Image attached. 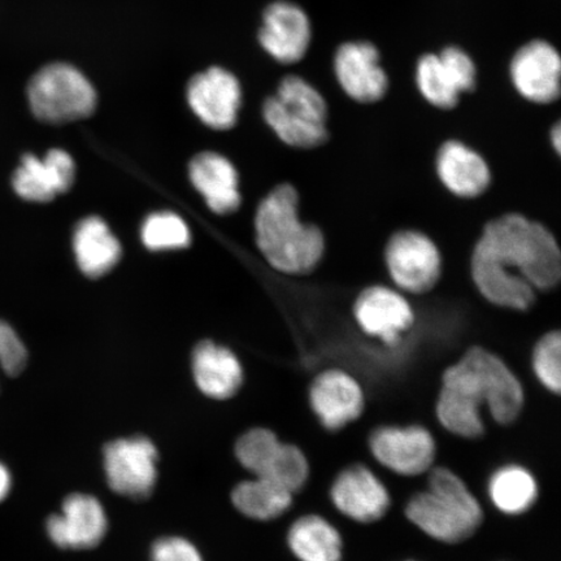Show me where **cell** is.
<instances>
[{"label": "cell", "mask_w": 561, "mask_h": 561, "mask_svg": "<svg viewBox=\"0 0 561 561\" xmlns=\"http://www.w3.org/2000/svg\"><path fill=\"white\" fill-rule=\"evenodd\" d=\"M75 175V161L65 150H50L44 159L26 153L12 175V186L20 198L47 203L67 193Z\"/></svg>", "instance_id": "cell-18"}, {"label": "cell", "mask_w": 561, "mask_h": 561, "mask_svg": "<svg viewBox=\"0 0 561 561\" xmlns=\"http://www.w3.org/2000/svg\"><path fill=\"white\" fill-rule=\"evenodd\" d=\"M477 290L491 305L526 311L538 291L556 289L561 254L556 236L543 224L506 214L486 224L471 259Z\"/></svg>", "instance_id": "cell-1"}, {"label": "cell", "mask_w": 561, "mask_h": 561, "mask_svg": "<svg viewBox=\"0 0 561 561\" xmlns=\"http://www.w3.org/2000/svg\"><path fill=\"white\" fill-rule=\"evenodd\" d=\"M512 83L526 101L551 104L560 96L561 60L556 47L543 39L525 44L512 58Z\"/></svg>", "instance_id": "cell-17"}, {"label": "cell", "mask_w": 561, "mask_h": 561, "mask_svg": "<svg viewBox=\"0 0 561 561\" xmlns=\"http://www.w3.org/2000/svg\"><path fill=\"white\" fill-rule=\"evenodd\" d=\"M374 458L390 472L403 477L425 474L434 467L437 444L423 425H381L369 436Z\"/></svg>", "instance_id": "cell-9"}, {"label": "cell", "mask_w": 561, "mask_h": 561, "mask_svg": "<svg viewBox=\"0 0 561 561\" xmlns=\"http://www.w3.org/2000/svg\"><path fill=\"white\" fill-rule=\"evenodd\" d=\"M385 264L399 289L421 296L438 284L442 256L430 237L417 230H399L385 248Z\"/></svg>", "instance_id": "cell-8"}, {"label": "cell", "mask_w": 561, "mask_h": 561, "mask_svg": "<svg viewBox=\"0 0 561 561\" xmlns=\"http://www.w3.org/2000/svg\"><path fill=\"white\" fill-rule=\"evenodd\" d=\"M27 101L38 121L66 124L89 117L96 107V91L88 77L67 62L38 70L27 87Z\"/></svg>", "instance_id": "cell-6"}, {"label": "cell", "mask_w": 561, "mask_h": 561, "mask_svg": "<svg viewBox=\"0 0 561 561\" xmlns=\"http://www.w3.org/2000/svg\"><path fill=\"white\" fill-rule=\"evenodd\" d=\"M188 174L194 187L215 214L228 215L240 207L238 173L227 158L216 152L199 153L192 160Z\"/></svg>", "instance_id": "cell-21"}, {"label": "cell", "mask_w": 561, "mask_h": 561, "mask_svg": "<svg viewBox=\"0 0 561 561\" xmlns=\"http://www.w3.org/2000/svg\"><path fill=\"white\" fill-rule=\"evenodd\" d=\"M550 140L552 149L556 150L558 156L561 153V124L560 122L553 124L550 131Z\"/></svg>", "instance_id": "cell-35"}, {"label": "cell", "mask_w": 561, "mask_h": 561, "mask_svg": "<svg viewBox=\"0 0 561 561\" xmlns=\"http://www.w3.org/2000/svg\"><path fill=\"white\" fill-rule=\"evenodd\" d=\"M436 170L447 191L462 199L479 198L491 184L486 160L460 140H447L439 147Z\"/></svg>", "instance_id": "cell-20"}, {"label": "cell", "mask_w": 561, "mask_h": 561, "mask_svg": "<svg viewBox=\"0 0 561 561\" xmlns=\"http://www.w3.org/2000/svg\"><path fill=\"white\" fill-rule=\"evenodd\" d=\"M27 364L24 342L9 322L0 320V368L10 377L23 374Z\"/></svg>", "instance_id": "cell-31"}, {"label": "cell", "mask_w": 561, "mask_h": 561, "mask_svg": "<svg viewBox=\"0 0 561 561\" xmlns=\"http://www.w3.org/2000/svg\"><path fill=\"white\" fill-rule=\"evenodd\" d=\"M287 546L299 561H342L343 539L339 529L320 515L297 518L287 531Z\"/></svg>", "instance_id": "cell-23"}, {"label": "cell", "mask_w": 561, "mask_h": 561, "mask_svg": "<svg viewBox=\"0 0 561 561\" xmlns=\"http://www.w3.org/2000/svg\"><path fill=\"white\" fill-rule=\"evenodd\" d=\"M488 493L497 511L507 516H518L535 506L539 490L536 477L529 469L507 465L491 474Z\"/></svg>", "instance_id": "cell-25"}, {"label": "cell", "mask_w": 561, "mask_h": 561, "mask_svg": "<svg viewBox=\"0 0 561 561\" xmlns=\"http://www.w3.org/2000/svg\"><path fill=\"white\" fill-rule=\"evenodd\" d=\"M150 561H205L191 539L180 536L161 537L153 542Z\"/></svg>", "instance_id": "cell-33"}, {"label": "cell", "mask_w": 561, "mask_h": 561, "mask_svg": "<svg viewBox=\"0 0 561 561\" xmlns=\"http://www.w3.org/2000/svg\"><path fill=\"white\" fill-rule=\"evenodd\" d=\"M334 75L342 90L357 103L380 102L389 90L380 51L368 41L341 45L334 55Z\"/></svg>", "instance_id": "cell-12"}, {"label": "cell", "mask_w": 561, "mask_h": 561, "mask_svg": "<svg viewBox=\"0 0 561 561\" xmlns=\"http://www.w3.org/2000/svg\"><path fill=\"white\" fill-rule=\"evenodd\" d=\"M312 25L306 11L296 3L277 0L266 7L259 42L280 65H296L310 50Z\"/></svg>", "instance_id": "cell-16"}, {"label": "cell", "mask_w": 561, "mask_h": 561, "mask_svg": "<svg viewBox=\"0 0 561 561\" xmlns=\"http://www.w3.org/2000/svg\"><path fill=\"white\" fill-rule=\"evenodd\" d=\"M140 236L146 248L151 251L185 249L192 241L186 222L168 210L147 217Z\"/></svg>", "instance_id": "cell-28"}, {"label": "cell", "mask_w": 561, "mask_h": 561, "mask_svg": "<svg viewBox=\"0 0 561 561\" xmlns=\"http://www.w3.org/2000/svg\"><path fill=\"white\" fill-rule=\"evenodd\" d=\"M108 531L107 512L96 496L73 493L66 497L59 514L47 518L46 533L60 550L95 549Z\"/></svg>", "instance_id": "cell-10"}, {"label": "cell", "mask_w": 561, "mask_h": 561, "mask_svg": "<svg viewBox=\"0 0 561 561\" xmlns=\"http://www.w3.org/2000/svg\"><path fill=\"white\" fill-rule=\"evenodd\" d=\"M525 404L523 383L500 356L473 346L442 375L436 412L439 424L456 437L485 434L482 407L501 425L514 424Z\"/></svg>", "instance_id": "cell-2"}, {"label": "cell", "mask_w": 561, "mask_h": 561, "mask_svg": "<svg viewBox=\"0 0 561 561\" xmlns=\"http://www.w3.org/2000/svg\"><path fill=\"white\" fill-rule=\"evenodd\" d=\"M533 371L546 390L559 396L561 390V334L546 333L537 342L531 356Z\"/></svg>", "instance_id": "cell-30"}, {"label": "cell", "mask_w": 561, "mask_h": 561, "mask_svg": "<svg viewBox=\"0 0 561 561\" xmlns=\"http://www.w3.org/2000/svg\"><path fill=\"white\" fill-rule=\"evenodd\" d=\"M12 488V477L5 466L0 462V502H3L10 495Z\"/></svg>", "instance_id": "cell-34"}, {"label": "cell", "mask_w": 561, "mask_h": 561, "mask_svg": "<svg viewBox=\"0 0 561 561\" xmlns=\"http://www.w3.org/2000/svg\"><path fill=\"white\" fill-rule=\"evenodd\" d=\"M230 500L234 508L250 520L272 522L290 510L294 494L275 481L252 476L234 486Z\"/></svg>", "instance_id": "cell-24"}, {"label": "cell", "mask_w": 561, "mask_h": 561, "mask_svg": "<svg viewBox=\"0 0 561 561\" xmlns=\"http://www.w3.org/2000/svg\"><path fill=\"white\" fill-rule=\"evenodd\" d=\"M328 103L320 91L299 76H287L275 95L264 102L263 116L284 144L311 150L329 139Z\"/></svg>", "instance_id": "cell-5"}, {"label": "cell", "mask_w": 561, "mask_h": 561, "mask_svg": "<svg viewBox=\"0 0 561 561\" xmlns=\"http://www.w3.org/2000/svg\"><path fill=\"white\" fill-rule=\"evenodd\" d=\"M404 514L424 535L446 545L468 541L483 523L479 500L458 474L445 467H433L427 472V489L411 497Z\"/></svg>", "instance_id": "cell-4"}, {"label": "cell", "mask_w": 561, "mask_h": 561, "mask_svg": "<svg viewBox=\"0 0 561 561\" xmlns=\"http://www.w3.org/2000/svg\"><path fill=\"white\" fill-rule=\"evenodd\" d=\"M405 561H415V560H405Z\"/></svg>", "instance_id": "cell-36"}, {"label": "cell", "mask_w": 561, "mask_h": 561, "mask_svg": "<svg viewBox=\"0 0 561 561\" xmlns=\"http://www.w3.org/2000/svg\"><path fill=\"white\" fill-rule=\"evenodd\" d=\"M416 83L421 95L439 110H453L460 101L461 91L450 70L437 54L421 56L416 67Z\"/></svg>", "instance_id": "cell-26"}, {"label": "cell", "mask_w": 561, "mask_h": 561, "mask_svg": "<svg viewBox=\"0 0 561 561\" xmlns=\"http://www.w3.org/2000/svg\"><path fill=\"white\" fill-rule=\"evenodd\" d=\"M73 250L79 268L89 278L107 275L122 257L121 242L96 216L87 217L76 227Z\"/></svg>", "instance_id": "cell-22"}, {"label": "cell", "mask_w": 561, "mask_h": 561, "mask_svg": "<svg viewBox=\"0 0 561 561\" xmlns=\"http://www.w3.org/2000/svg\"><path fill=\"white\" fill-rule=\"evenodd\" d=\"M277 434L268 427H252L237 439L234 454L244 471L263 477L275 458L279 445Z\"/></svg>", "instance_id": "cell-27"}, {"label": "cell", "mask_w": 561, "mask_h": 561, "mask_svg": "<svg viewBox=\"0 0 561 561\" xmlns=\"http://www.w3.org/2000/svg\"><path fill=\"white\" fill-rule=\"evenodd\" d=\"M438 55L454 76L461 94L471 93L477 85V68L471 56L458 46H448Z\"/></svg>", "instance_id": "cell-32"}, {"label": "cell", "mask_w": 561, "mask_h": 561, "mask_svg": "<svg viewBox=\"0 0 561 561\" xmlns=\"http://www.w3.org/2000/svg\"><path fill=\"white\" fill-rule=\"evenodd\" d=\"M331 500L341 515L359 524L381 520L391 506L388 488L364 465L350 466L335 477Z\"/></svg>", "instance_id": "cell-15"}, {"label": "cell", "mask_w": 561, "mask_h": 561, "mask_svg": "<svg viewBox=\"0 0 561 561\" xmlns=\"http://www.w3.org/2000/svg\"><path fill=\"white\" fill-rule=\"evenodd\" d=\"M296 187L284 184L265 196L255 216L259 250L273 268L291 276L310 275L325 254V237L319 227L298 215Z\"/></svg>", "instance_id": "cell-3"}, {"label": "cell", "mask_w": 561, "mask_h": 561, "mask_svg": "<svg viewBox=\"0 0 561 561\" xmlns=\"http://www.w3.org/2000/svg\"><path fill=\"white\" fill-rule=\"evenodd\" d=\"M187 102L209 128L228 130L236 125L241 108V83L229 70L210 67L188 82Z\"/></svg>", "instance_id": "cell-14"}, {"label": "cell", "mask_w": 561, "mask_h": 561, "mask_svg": "<svg viewBox=\"0 0 561 561\" xmlns=\"http://www.w3.org/2000/svg\"><path fill=\"white\" fill-rule=\"evenodd\" d=\"M192 371L196 388L214 401H228L241 390L243 368L233 351L203 341L196 345L192 356Z\"/></svg>", "instance_id": "cell-19"}, {"label": "cell", "mask_w": 561, "mask_h": 561, "mask_svg": "<svg viewBox=\"0 0 561 561\" xmlns=\"http://www.w3.org/2000/svg\"><path fill=\"white\" fill-rule=\"evenodd\" d=\"M263 477L296 495L310 480V462L298 446L280 442L278 451Z\"/></svg>", "instance_id": "cell-29"}, {"label": "cell", "mask_w": 561, "mask_h": 561, "mask_svg": "<svg viewBox=\"0 0 561 561\" xmlns=\"http://www.w3.org/2000/svg\"><path fill=\"white\" fill-rule=\"evenodd\" d=\"M356 324L369 336L394 347L415 325V312L401 293L386 286H369L355 299Z\"/></svg>", "instance_id": "cell-13"}, {"label": "cell", "mask_w": 561, "mask_h": 561, "mask_svg": "<svg viewBox=\"0 0 561 561\" xmlns=\"http://www.w3.org/2000/svg\"><path fill=\"white\" fill-rule=\"evenodd\" d=\"M103 471L115 494L133 501L149 497L159 480V451L145 436L117 438L103 448Z\"/></svg>", "instance_id": "cell-7"}, {"label": "cell", "mask_w": 561, "mask_h": 561, "mask_svg": "<svg viewBox=\"0 0 561 561\" xmlns=\"http://www.w3.org/2000/svg\"><path fill=\"white\" fill-rule=\"evenodd\" d=\"M311 410L328 432H340L360 419L366 410V394L348 371L331 368L313 378L308 391Z\"/></svg>", "instance_id": "cell-11"}]
</instances>
